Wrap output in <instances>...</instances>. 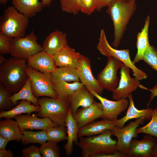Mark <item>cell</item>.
I'll use <instances>...</instances> for the list:
<instances>
[{"label":"cell","mask_w":157,"mask_h":157,"mask_svg":"<svg viewBox=\"0 0 157 157\" xmlns=\"http://www.w3.org/2000/svg\"><path fill=\"white\" fill-rule=\"evenodd\" d=\"M156 16H157V15H156Z\"/></svg>","instance_id":"f5cc1de1"},{"label":"cell","mask_w":157,"mask_h":157,"mask_svg":"<svg viewBox=\"0 0 157 157\" xmlns=\"http://www.w3.org/2000/svg\"><path fill=\"white\" fill-rule=\"evenodd\" d=\"M6 58L2 55H0V64L3 63L6 60Z\"/></svg>","instance_id":"c3c4849f"},{"label":"cell","mask_w":157,"mask_h":157,"mask_svg":"<svg viewBox=\"0 0 157 157\" xmlns=\"http://www.w3.org/2000/svg\"><path fill=\"white\" fill-rule=\"evenodd\" d=\"M7 1L8 0H0V3L3 5H5Z\"/></svg>","instance_id":"681fc988"},{"label":"cell","mask_w":157,"mask_h":157,"mask_svg":"<svg viewBox=\"0 0 157 157\" xmlns=\"http://www.w3.org/2000/svg\"><path fill=\"white\" fill-rule=\"evenodd\" d=\"M29 22L28 17L9 6L0 17V33L11 38L24 36Z\"/></svg>","instance_id":"277c9868"},{"label":"cell","mask_w":157,"mask_h":157,"mask_svg":"<svg viewBox=\"0 0 157 157\" xmlns=\"http://www.w3.org/2000/svg\"><path fill=\"white\" fill-rule=\"evenodd\" d=\"M103 113L101 103L94 101L90 106L78 109L73 117L79 129L101 118Z\"/></svg>","instance_id":"2e32d148"},{"label":"cell","mask_w":157,"mask_h":157,"mask_svg":"<svg viewBox=\"0 0 157 157\" xmlns=\"http://www.w3.org/2000/svg\"><path fill=\"white\" fill-rule=\"evenodd\" d=\"M12 3L19 12L29 18L35 16L44 8L40 0H12Z\"/></svg>","instance_id":"cb8c5ba5"},{"label":"cell","mask_w":157,"mask_h":157,"mask_svg":"<svg viewBox=\"0 0 157 157\" xmlns=\"http://www.w3.org/2000/svg\"><path fill=\"white\" fill-rule=\"evenodd\" d=\"M135 131L137 134L144 133L157 138V106L153 109L150 122L143 126L137 128Z\"/></svg>","instance_id":"836d02e7"},{"label":"cell","mask_w":157,"mask_h":157,"mask_svg":"<svg viewBox=\"0 0 157 157\" xmlns=\"http://www.w3.org/2000/svg\"><path fill=\"white\" fill-rule=\"evenodd\" d=\"M49 140L57 143L65 140L67 138V129L66 125L51 127L46 130Z\"/></svg>","instance_id":"1f68e13d"},{"label":"cell","mask_w":157,"mask_h":157,"mask_svg":"<svg viewBox=\"0 0 157 157\" xmlns=\"http://www.w3.org/2000/svg\"><path fill=\"white\" fill-rule=\"evenodd\" d=\"M22 157H42L39 147L32 145L23 149L22 151Z\"/></svg>","instance_id":"ab89813d"},{"label":"cell","mask_w":157,"mask_h":157,"mask_svg":"<svg viewBox=\"0 0 157 157\" xmlns=\"http://www.w3.org/2000/svg\"><path fill=\"white\" fill-rule=\"evenodd\" d=\"M150 15H147L141 31L137 35L136 47L137 52L133 61L135 64L142 60V56L150 44L148 39V30L150 23Z\"/></svg>","instance_id":"4316f807"},{"label":"cell","mask_w":157,"mask_h":157,"mask_svg":"<svg viewBox=\"0 0 157 157\" xmlns=\"http://www.w3.org/2000/svg\"><path fill=\"white\" fill-rule=\"evenodd\" d=\"M65 124L67 129V142L64 145V148L66 155L69 156L73 151L74 143L78 144V134L79 129L70 109L66 118Z\"/></svg>","instance_id":"603a6c76"},{"label":"cell","mask_w":157,"mask_h":157,"mask_svg":"<svg viewBox=\"0 0 157 157\" xmlns=\"http://www.w3.org/2000/svg\"><path fill=\"white\" fill-rule=\"evenodd\" d=\"M52 0H42V2L44 7L49 6Z\"/></svg>","instance_id":"7dc6e473"},{"label":"cell","mask_w":157,"mask_h":157,"mask_svg":"<svg viewBox=\"0 0 157 157\" xmlns=\"http://www.w3.org/2000/svg\"><path fill=\"white\" fill-rule=\"evenodd\" d=\"M147 89L149 90L151 92L150 99L147 104V106H148L150 105L152 100L155 97L157 96V84L150 89H148L147 88Z\"/></svg>","instance_id":"7bdbcfd3"},{"label":"cell","mask_w":157,"mask_h":157,"mask_svg":"<svg viewBox=\"0 0 157 157\" xmlns=\"http://www.w3.org/2000/svg\"><path fill=\"white\" fill-rule=\"evenodd\" d=\"M135 0H131L130 1H135Z\"/></svg>","instance_id":"816d5d0a"},{"label":"cell","mask_w":157,"mask_h":157,"mask_svg":"<svg viewBox=\"0 0 157 157\" xmlns=\"http://www.w3.org/2000/svg\"><path fill=\"white\" fill-rule=\"evenodd\" d=\"M14 118L22 131L29 129L46 130L48 128L59 126L47 117L39 118L36 115H19Z\"/></svg>","instance_id":"5bb4252c"},{"label":"cell","mask_w":157,"mask_h":157,"mask_svg":"<svg viewBox=\"0 0 157 157\" xmlns=\"http://www.w3.org/2000/svg\"><path fill=\"white\" fill-rule=\"evenodd\" d=\"M97 48L102 55L107 57L112 56L121 61L132 70L133 76L137 79L140 81L147 78V74L136 66L135 64L131 60L129 50L117 49L110 45L103 29L100 31Z\"/></svg>","instance_id":"8992f818"},{"label":"cell","mask_w":157,"mask_h":157,"mask_svg":"<svg viewBox=\"0 0 157 157\" xmlns=\"http://www.w3.org/2000/svg\"><path fill=\"white\" fill-rule=\"evenodd\" d=\"M12 38L0 33V53L4 55L10 53L11 46V41Z\"/></svg>","instance_id":"f35d334b"},{"label":"cell","mask_w":157,"mask_h":157,"mask_svg":"<svg viewBox=\"0 0 157 157\" xmlns=\"http://www.w3.org/2000/svg\"><path fill=\"white\" fill-rule=\"evenodd\" d=\"M25 59L14 57L6 59L0 65V83L11 93L18 91L28 78Z\"/></svg>","instance_id":"6da1fadb"},{"label":"cell","mask_w":157,"mask_h":157,"mask_svg":"<svg viewBox=\"0 0 157 157\" xmlns=\"http://www.w3.org/2000/svg\"><path fill=\"white\" fill-rule=\"evenodd\" d=\"M80 0H60L61 9L64 12L74 15L80 12Z\"/></svg>","instance_id":"8d00e7d4"},{"label":"cell","mask_w":157,"mask_h":157,"mask_svg":"<svg viewBox=\"0 0 157 157\" xmlns=\"http://www.w3.org/2000/svg\"><path fill=\"white\" fill-rule=\"evenodd\" d=\"M114 0H97V10L100 11L102 8L109 6Z\"/></svg>","instance_id":"60d3db41"},{"label":"cell","mask_w":157,"mask_h":157,"mask_svg":"<svg viewBox=\"0 0 157 157\" xmlns=\"http://www.w3.org/2000/svg\"><path fill=\"white\" fill-rule=\"evenodd\" d=\"M27 60L28 66L42 73H51L57 67L52 56L44 51L36 53Z\"/></svg>","instance_id":"e0dca14e"},{"label":"cell","mask_w":157,"mask_h":157,"mask_svg":"<svg viewBox=\"0 0 157 157\" xmlns=\"http://www.w3.org/2000/svg\"><path fill=\"white\" fill-rule=\"evenodd\" d=\"M97 8V0H80V11L83 13L90 15Z\"/></svg>","instance_id":"74e56055"},{"label":"cell","mask_w":157,"mask_h":157,"mask_svg":"<svg viewBox=\"0 0 157 157\" xmlns=\"http://www.w3.org/2000/svg\"><path fill=\"white\" fill-rule=\"evenodd\" d=\"M145 120L143 117L137 119L134 121L130 122L127 125L122 128L115 126L111 129L112 135L117 138L118 151L127 155L131 141L133 138L138 137L135 131L136 129L140 124H143Z\"/></svg>","instance_id":"9c48e42d"},{"label":"cell","mask_w":157,"mask_h":157,"mask_svg":"<svg viewBox=\"0 0 157 157\" xmlns=\"http://www.w3.org/2000/svg\"><path fill=\"white\" fill-rule=\"evenodd\" d=\"M96 157H127V156L124 154L118 151L111 154L98 155Z\"/></svg>","instance_id":"b9f144b4"},{"label":"cell","mask_w":157,"mask_h":157,"mask_svg":"<svg viewBox=\"0 0 157 157\" xmlns=\"http://www.w3.org/2000/svg\"><path fill=\"white\" fill-rule=\"evenodd\" d=\"M82 56L67 44L52 56L57 67H70L77 68Z\"/></svg>","instance_id":"ac0fdd59"},{"label":"cell","mask_w":157,"mask_h":157,"mask_svg":"<svg viewBox=\"0 0 157 157\" xmlns=\"http://www.w3.org/2000/svg\"><path fill=\"white\" fill-rule=\"evenodd\" d=\"M77 69L80 81L83 85L101 95L104 89L92 74L89 59L82 55Z\"/></svg>","instance_id":"4fadbf2b"},{"label":"cell","mask_w":157,"mask_h":157,"mask_svg":"<svg viewBox=\"0 0 157 157\" xmlns=\"http://www.w3.org/2000/svg\"><path fill=\"white\" fill-rule=\"evenodd\" d=\"M152 157H157V142L153 148L152 153Z\"/></svg>","instance_id":"bcb514c9"},{"label":"cell","mask_w":157,"mask_h":157,"mask_svg":"<svg viewBox=\"0 0 157 157\" xmlns=\"http://www.w3.org/2000/svg\"><path fill=\"white\" fill-rule=\"evenodd\" d=\"M111 129L93 136L79 138L78 145L82 150L83 157H96L99 155L118 151L117 141L111 138Z\"/></svg>","instance_id":"3957f363"},{"label":"cell","mask_w":157,"mask_h":157,"mask_svg":"<svg viewBox=\"0 0 157 157\" xmlns=\"http://www.w3.org/2000/svg\"><path fill=\"white\" fill-rule=\"evenodd\" d=\"M10 99L14 104L19 100H24L30 102L34 105H39L38 99L35 97L33 93L31 81L28 77L22 88L18 91L11 95Z\"/></svg>","instance_id":"f1b7e54d"},{"label":"cell","mask_w":157,"mask_h":157,"mask_svg":"<svg viewBox=\"0 0 157 157\" xmlns=\"http://www.w3.org/2000/svg\"><path fill=\"white\" fill-rule=\"evenodd\" d=\"M156 138L146 134L141 140L133 138L131 141L127 157H152Z\"/></svg>","instance_id":"9a60e30c"},{"label":"cell","mask_w":157,"mask_h":157,"mask_svg":"<svg viewBox=\"0 0 157 157\" xmlns=\"http://www.w3.org/2000/svg\"><path fill=\"white\" fill-rule=\"evenodd\" d=\"M120 0L124 1H131V0Z\"/></svg>","instance_id":"f907efd6"},{"label":"cell","mask_w":157,"mask_h":157,"mask_svg":"<svg viewBox=\"0 0 157 157\" xmlns=\"http://www.w3.org/2000/svg\"><path fill=\"white\" fill-rule=\"evenodd\" d=\"M142 60L157 71V50L154 47L149 45L142 56Z\"/></svg>","instance_id":"d590c367"},{"label":"cell","mask_w":157,"mask_h":157,"mask_svg":"<svg viewBox=\"0 0 157 157\" xmlns=\"http://www.w3.org/2000/svg\"><path fill=\"white\" fill-rule=\"evenodd\" d=\"M136 8L135 1L114 0L108 6L106 12L112 19L114 28L113 46H119L127 26Z\"/></svg>","instance_id":"7a4b0ae2"},{"label":"cell","mask_w":157,"mask_h":157,"mask_svg":"<svg viewBox=\"0 0 157 157\" xmlns=\"http://www.w3.org/2000/svg\"><path fill=\"white\" fill-rule=\"evenodd\" d=\"M39 105L31 104V103L26 100H21L15 107L6 111L0 113V118H11L23 113L30 114L33 112H38L40 110Z\"/></svg>","instance_id":"83f0119b"},{"label":"cell","mask_w":157,"mask_h":157,"mask_svg":"<svg viewBox=\"0 0 157 157\" xmlns=\"http://www.w3.org/2000/svg\"><path fill=\"white\" fill-rule=\"evenodd\" d=\"M11 92L4 85L0 83V110L6 111L11 109L13 104L10 97Z\"/></svg>","instance_id":"e575fe53"},{"label":"cell","mask_w":157,"mask_h":157,"mask_svg":"<svg viewBox=\"0 0 157 157\" xmlns=\"http://www.w3.org/2000/svg\"><path fill=\"white\" fill-rule=\"evenodd\" d=\"M87 88L99 101L102 105V119L115 121L118 119L119 115L128 109L129 104V99L122 98L115 101L110 100L102 97L90 89Z\"/></svg>","instance_id":"8fae6325"},{"label":"cell","mask_w":157,"mask_h":157,"mask_svg":"<svg viewBox=\"0 0 157 157\" xmlns=\"http://www.w3.org/2000/svg\"><path fill=\"white\" fill-rule=\"evenodd\" d=\"M21 141L24 145L31 143H38L40 145L49 140L46 130L35 132L31 130L22 131Z\"/></svg>","instance_id":"4dcf8cb0"},{"label":"cell","mask_w":157,"mask_h":157,"mask_svg":"<svg viewBox=\"0 0 157 157\" xmlns=\"http://www.w3.org/2000/svg\"><path fill=\"white\" fill-rule=\"evenodd\" d=\"M26 71L31 80L32 90L35 97L37 99L42 97L58 98L53 88V83L51 81V73L41 72L28 65Z\"/></svg>","instance_id":"52a82bcc"},{"label":"cell","mask_w":157,"mask_h":157,"mask_svg":"<svg viewBox=\"0 0 157 157\" xmlns=\"http://www.w3.org/2000/svg\"><path fill=\"white\" fill-rule=\"evenodd\" d=\"M128 98L129 100V104L126 114L122 117L115 120V126L119 128H122L127 121L133 119L143 117L145 120H151L153 109L147 107L145 109H138L134 105L132 93L129 95Z\"/></svg>","instance_id":"ffe728a7"},{"label":"cell","mask_w":157,"mask_h":157,"mask_svg":"<svg viewBox=\"0 0 157 157\" xmlns=\"http://www.w3.org/2000/svg\"><path fill=\"white\" fill-rule=\"evenodd\" d=\"M94 97L84 85L76 90L68 98L69 109L73 116L79 107L85 108L91 105L95 101Z\"/></svg>","instance_id":"d6986e66"},{"label":"cell","mask_w":157,"mask_h":157,"mask_svg":"<svg viewBox=\"0 0 157 157\" xmlns=\"http://www.w3.org/2000/svg\"><path fill=\"white\" fill-rule=\"evenodd\" d=\"M67 44L66 34L60 30H56L47 36L42 46L44 51L52 56Z\"/></svg>","instance_id":"44dd1931"},{"label":"cell","mask_w":157,"mask_h":157,"mask_svg":"<svg viewBox=\"0 0 157 157\" xmlns=\"http://www.w3.org/2000/svg\"><path fill=\"white\" fill-rule=\"evenodd\" d=\"M124 64L121 61L115 57H108L106 65L97 77L104 89L112 92L117 88L119 81L117 76V71Z\"/></svg>","instance_id":"30bf717a"},{"label":"cell","mask_w":157,"mask_h":157,"mask_svg":"<svg viewBox=\"0 0 157 157\" xmlns=\"http://www.w3.org/2000/svg\"><path fill=\"white\" fill-rule=\"evenodd\" d=\"M10 54L12 57L28 59L44 49L37 42V38L32 30L26 36L12 38Z\"/></svg>","instance_id":"ba28073f"},{"label":"cell","mask_w":157,"mask_h":157,"mask_svg":"<svg viewBox=\"0 0 157 157\" xmlns=\"http://www.w3.org/2000/svg\"><path fill=\"white\" fill-rule=\"evenodd\" d=\"M83 85L80 82L72 83L62 82L53 84V88L57 94L58 98L68 99L76 90Z\"/></svg>","instance_id":"f546056e"},{"label":"cell","mask_w":157,"mask_h":157,"mask_svg":"<svg viewBox=\"0 0 157 157\" xmlns=\"http://www.w3.org/2000/svg\"><path fill=\"white\" fill-rule=\"evenodd\" d=\"M53 84L62 82H80L77 69L70 67H57L51 73Z\"/></svg>","instance_id":"484cf974"},{"label":"cell","mask_w":157,"mask_h":157,"mask_svg":"<svg viewBox=\"0 0 157 157\" xmlns=\"http://www.w3.org/2000/svg\"><path fill=\"white\" fill-rule=\"evenodd\" d=\"M38 99L40 109L36 114L38 117L48 118L58 126L66 125L65 120L69 109L68 99L42 97Z\"/></svg>","instance_id":"5b68a950"},{"label":"cell","mask_w":157,"mask_h":157,"mask_svg":"<svg viewBox=\"0 0 157 157\" xmlns=\"http://www.w3.org/2000/svg\"><path fill=\"white\" fill-rule=\"evenodd\" d=\"M120 78L117 88L112 92V99L117 100L127 98L140 85L139 81L130 75V68L124 64L120 68Z\"/></svg>","instance_id":"7c38bea8"},{"label":"cell","mask_w":157,"mask_h":157,"mask_svg":"<svg viewBox=\"0 0 157 157\" xmlns=\"http://www.w3.org/2000/svg\"><path fill=\"white\" fill-rule=\"evenodd\" d=\"M14 156L13 152L10 150H0V157H13Z\"/></svg>","instance_id":"ee69618b"},{"label":"cell","mask_w":157,"mask_h":157,"mask_svg":"<svg viewBox=\"0 0 157 157\" xmlns=\"http://www.w3.org/2000/svg\"><path fill=\"white\" fill-rule=\"evenodd\" d=\"M0 135L9 141H21L22 131L17 122L11 118H6L0 121Z\"/></svg>","instance_id":"d4e9b609"},{"label":"cell","mask_w":157,"mask_h":157,"mask_svg":"<svg viewBox=\"0 0 157 157\" xmlns=\"http://www.w3.org/2000/svg\"><path fill=\"white\" fill-rule=\"evenodd\" d=\"M115 126V120L102 119L101 120L94 121L79 128L78 137L80 138L97 135L111 129Z\"/></svg>","instance_id":"7402d4cb"},{"label":"cell","mask_w":157,"mask_h":157,"mask_svg":"<svg viewBox=\"0 0 157 157\" xmlns=\"http://www.w3.org/2000/svg\"><path fill=\"white\" fill-rule=\"evenodd\" d=\"M57 143L49 140L41 144L40 151L43 157H59L60 149Z\"/></svg>","instance_id":"d6a6232c"},{"label":"cell","mask_w":157,"mask_h":157,"mask_svg":"<svg viewBox=\"0 0 157 157\" xmlns=\"http://www.w3.org/2000/svg\"><path fill=\"white\" fill-rule=\"evenodd\" d=\"M9 141L8 139L0 135V150L5 149L6 145Z\"/></svg>","instance_id":"f6af8a7d"}]
</instances>
